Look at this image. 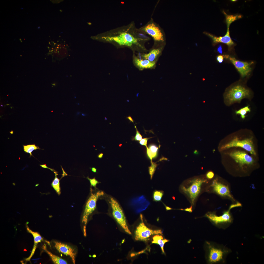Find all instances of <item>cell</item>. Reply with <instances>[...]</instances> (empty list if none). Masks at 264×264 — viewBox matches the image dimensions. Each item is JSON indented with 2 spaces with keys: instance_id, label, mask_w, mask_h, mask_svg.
Masks as SVG:
<instances>
[{
  "instance_id": "9a60e30c",
  "label": "cell",
  "mask_w": 264,
  "mask_h": 264,
  "mask_svg": "<svg viewBox=\"0 0 264 264\" xmlns=\"http://www.w3.org/2000/svg\"><path fill=\"white\" fill-rule=\"evenodd\" d=\"M204 33L212 39L214 44L221 43L226 44L230 48L234 44V43L230 35L229 28H227V32L226 34L223 37H217L206 32H204Z\"/></svg>"
},
{
  "instance_id": "d590c367",
  "label": "cell",
  "mask_w": 264,
  "mask_h": 264,
  "mask_svg": "<svg viewBox=\"0 0 264 264\" xmlns=\"http://www.w3.org/2000/svg\"><path fill=\"white\" fill-rule=\"evenodd\" d=\"M192 206H191V207L189 208H187L185 209H181L182 210H183L185 211H189L190 212H191L192 211Z\"/></svg>"
},
{
  "instance_id": "f35d334b",
  "label": "cell",
  "mask_w": 264,
  "mask_h": 264,
  "mask_svg": "<svg viewBox=\"0 0 264 264\" xmlns=\"http://www.w3.org/2000/svg\"><path fill=\"white\" fill-rule=\"evenodd\" d=\"M61 166V168H62V170H63V174L62 175V177H64V176H67V174H66V172H65V171H64V170H63V168H62V166Z\"/></svg>"
},
{
  "instance_id": "30bf717a",
  "label": "cell",
  "mask_w": 264,
  "mask_h": 264,
  "mask_svg": "<svg viewBox=\"0 0 264 264\" xmlns=\"http://www.w3.org/2000/svg\"><path fill=\"white\" fill-rule=\"evenodd\" d=\"M236 204L230 205L228 210L225 211L222 215L220 216L216 215L214 212H209L205 215V216L211 221L216 224H228L231 223L232 221L230 210L232 208L236 207Z\"/></svg>"
},
{
  "instance_id": "836d02e7",
  "label": "cell",
  "mask_w": 264,
  "mask_h": 264,
  "mask_svg": "<svg viewBox=\"0 0 264 264\" xmlns=\"http://www.w3.org/2000/svg\"><path fill=\"white\" fill-rule=\"evenodd\" d=\"M40 165L41 167H42L43 168L48 169H50V170H51L52 171H53V172L56 171L54 169H52V168H49L47 167L46 166V164H43V165Z\"/></svg>"
},
{
  "instance_id": "7402d4cb",
  "label": "cell",
  "mask_w": 264,
  "mask_h": 264,
  "mask_svg": "<svg viewBox=\"0 0 264 264\" xmlns=\"http://www.w3.org/2000/svg\"><path fill=\"white\" fill-rule=\"evenodd\" d=\"M158 149V147L154 145H151L146 148L147 155L151 162L152 159L156 156Z\"/></svg>"
},
{
  "instance_id": "603a6c76",
  "label": "cell",
  "mask_w": 264,
  "mask_h": 264,
  "mask_svg": "<svg viewBox=\"0 0 264 264\" xmlns=\"http://www.w3.org/2000/svg\"><path fill=\"white\" fill-rule=\"evenodd\" d=\"M54 173L55 175V177L51 185L58 195H60L61 194L59 182L60 180L57 176L58 175V172L56 171Z\"/></svg>"
},
{
  "instance_id": "8d00e7d4",
  "label": "cell",
  "mask_w": 264,
  "mask_h": 264,
  "mask_svg": "<svg viewBox=\"0 0 264 264\" xmlns=\"http://www.w3.org/2000/svg\"><path fill=\"white\" fill-rule=\"evenodd\" d=\"M103 156V154L102 153H99L98 155V157L99 159L102 158Z\"/></svg>"
},
{
  "instance_id": "52a82bcc",
  "label": "cell",
  "mask_w": 264,
  "mask_h": 264,
  "mask_svg": "<svg viewBox=\"0 0 264 264\" xmlns=\"http://www.w3.org/2000/svg\"><path fill=\"white\" fill-rule=\"evenodd\" d=\"M110 203L112 210L113 216L117 222L125 231L130 234L131 233L127 225L125 217L122 210L117 202L113 198H111Z\"/></svg>"
},
{
  "instance_id": "ac0fdd59",
  "label": "cell",
  "mask_w": 264,
  "mask_h": 264,
  "mask_svg": "<svg viewBox=\"0 0 264 264\" xmlns=\"http://www.w3.org/2000/svg\"><path fill=\"white\" fill-rule=\"evenodd\" d=\"M162 47L153 49L148 53L144 54L142 56L145 59L150 62H153L156 57L161 53Z\"/></svg>"
},
{
  "instance_id": "cb8c5ba5",
  "label": "cell",
  "mask_w": 264,
  "mask_h": 264,
  "mask_svg": "<svg viewBox=\"0 0 264 264\" xmlns=\"http://www.w3.org/2000/svg\"><path fill=\"white\" fill-rule=\"evenodd\" d=\"M251 109L249 106H247L235 111V113L236 114H239L241 116L242 119H244L246 117V114L248 112H250Z\"/></svg>"
},
{
  "instance_id": "2e32d148",
  "label": "cell",
  "mask_w": 264,
  "mask_h": 264,
  "mask_svg": "<svg viewBox=\"0 0 264 264\" xmlns=\"http://www.w3.org/2000/svg\"><path fill=\"white\" fill-rule=\"evenodd\" d=\"M150 204V202L143 195L133 199L131 202V204L136 208V211L138 212L145 209Z\"/></svg>"
},
{
  "instance_id": "9c48e42d",
  "label": "cell",
  "mask_w": 264,
  "mask_h": 264,
  "mask_svg": "<svg viewBox=\"0 0 264 264\" xmlns=\"http://www.w3.org/2000/svg\"><path fill=\"white\" fill-rule=\"evenodd\" d=\"M91 195L86 204L83 216L82 222L86 224L89 215L95 209L96 207L97 201L98 198L104 194L103 192L98 191L93 193L91 192Z\"/></svg>"
},
{
  "instance_id": "4dcf8cb0",
  "label": "cell",
  "mask_w": 264,
  "mask_h": 264,
  "mask_svg": "<svg viewBox=\"0 0 264 264\" xmlns=\"http://www.w3.org/2000/svg\"><path fill=\"white\" fill-rule=\"evenodd\" d=\"M152 138V137L146 138L142 139L139 142V143L141 145L145 146L147 148L148 147L147 146V143L148 140L149 139Z\"/></svg>"
},
{
  "instance_id": "7a4b0ae2",
  "label": "cell",
  "mask_w": 264,
  "mask_h": 264,
  "mask_svg": "<svg viewBox=\"0 0 264 264\" xmlns=\"http://www.w3.org/2000/svg\"><path fill=\"white\" fill-rule=\"evenodd\" d=\"M258 147L257 141L252 131L243 129L232 133L223 139L219 143L218 149L220 152L231 148H240L259 158Z\"/></svg>"
},
{
  "instance_id": "7c38bea8",
  "label": "cell",
  "mask_w": 264,
  "mask_h": 264,
  "mask_svg": "<svg viewBox=\"0 0 264 264\" xmlns=\"http://www.w3.org/2000/svg\"><path fill=\"white\" fill-rule=\"evenodd\" d=\"M227 58L234 65L242 77L247 76L251 72L252 69L251 66L253 63V62H249L241 61L234 57H229L228 55Z\"/></svg>"
},
{
  "instance_id": "484cf974",
  "label": "cell",
  "mask_w": 264,
  "mask_h": 264,
  "mask_svg": "<svg viewBox=\"0 0 264 264\" xmlns=\"http://www.w3.org/2000/svg\"><path fill=\"white\" fill-rule=\"evenodd\" d=\"M164 194V192L162 190H154L153 195V200L156 202L160 201Z\"/></svg>"
},
{
  "instance_id": "b9f144b4",
  "label": "cell",
  "mask_w": 264,
  "mask_h": 264,
  "mask_svg": "<svg viewBox=\"0 0 264 264\" xmlns=\"http://www.w3.org/2000/svg\"><path fill=\"white\" fill-rule=\"evenodd\" d=\"M80 113V112H77V115H79V114H80V113Z\"/></svg>"
},
{
  "instance_id": "d4e9b609",
  "label": "cell",
  "mask_w": 264,
  "mask_h": 264,
  "mask_svg": "<svg viewBox=\"0 0 264 264\" xmlns=\"http://www.w3.org/2000/svg\"><path fill=\"white\" fill-rule=\"evenodd\" d=\"M23 147L24 152L29 153L30 156H32V153L33 151L40 149L38 146H36L35 144L23 145Z\"/></svg>"
},
{
  "instance_id": "1f68e13d",
  "label": "cell",
  "mask_w": 264,
  "mask_h": 264,
  "mask_svg": "<svg viewBox=\"0 0 264 264\" xmlns=\"http://www.w3.org/2000/svg\"><path fill=\"white\" fill-rule=\"evenodd\" d=\"M214 172L211 171H208L206 175V177L209 179H211L213 178L214 176Z\"/></svg>"
},
{
  "instance_id": "60d3db41",
  "label": "cell",
  "mask_w": 264,
  "mask_h": 264,
  "mask_svg": "<svg viewBox=\"0 0 264 264\" xmlns=\"http://www.w3.org/2000/svg\"><path fill=\"white\" fill-rule=\"evenodd\" d=\"M163 204L165 206V207L166 209V210H170V209H172L171 208H170V207H167V206H166L164 204V203H163Z\"/></svg>"
},
{
  "instance_id": "ba28073f",
  "label": "cell",
  "mask_w": 264,
  "mask_h": 264,
  "mask_svg": "<svg viewBox=\"0 0 264 264\" xmlns=\"http://www.w3.org/2000/svg\"><path fill=\"white\" fill-rule=\"evenodd\" d=\"M141 222L136 228L135 232V239L136 240L147 242L149 240L150 236L154 234H162L161 230H153L147 227L144 224L143 216L140 215Z\"/></svg>"
},
{
  "instance_id": "8992f818",
  "label": "cell",
  "mask_w": 264,
  "mask_h": 264,
  "mask_svg": "<svg viewBox=\"0 0 264 264\" xmlns=\"http://www.w3.org/2000/svg\"><path fill=\"white\" fill-rule=\"evenodd\" d=\"M205 183H208L207 180L197 178L191 181V184L188 187H182L183 191L189 197L192 205L194 204L196 199L200 193L202 185Z\"/></svg>"
},
{
  "instance_id": "5b68a950",
  "label": "cell",
  "mask_w": 264,
  "mask_h": 264,
  "mask_svg": "<svg viewBox=\"0 0 264 264\" xmlns=\"http://www.w3.org/2000/svg\"><path fill=\"white\" fill-rule=\"evenodd\" d=\"M137 30L142 33L151 36L155 43L163 44L165 42L166 37L164 32L152 18L145 25Z\"/></svg>"
},
{
  "instance_id": "ee69618b",
  "label": "cell",
  "mask_w": 264,
  "mask_h": 264,
  "mask_svg": "<svg viewBox=\"0 0 264 264\" xmlns=\"http://www.w3.org/2000/svg\"><path fill=\"white\" fill-rule=\"evenodd\" d=\"M236 1V0H232V1Z\"/></svg>"
},
{
  "instance_id": "4316f807",
  "label": "cell",
  "mask_w": 264,
  "mask_h": 264,
  "mask_svg": "<svg viewBox=\"0 0 264 264\" xmlns=\"http://www.w3.org/2000/svg\"><path fill=\"white\" fill-rule=\"evenodd\" d=\"M226 16V21L227 24V28H229L230 24L236 20L238 18H241V16L240 15H229L227 14L224 12Z\"/></svg>"
},
{
  "instance_id": "d6986e66",
  "label": "cell",
  "mask_w": 264,
  "mask_h": 264,
  "mask_svg": "<svg viewBox=\"0 0 264 264\" xmlns=\"http://www.w3.org/2000/svg\"><path fill=\"white\" fill-rule=\"evenodd\" d=\"M134 61L136 65L139 68L142 69L151 68L154 66L155 64L154 61L151 62L146 59L142 60L135 56Z\"/></svg>"
},
{
  "instance_id": "277c9868",
  "label": "cell",
  "mask_w": 264,
  "mask_h": 264,
  "mask_svg": "<svg viewBox=\"0 0 264 264\" xmlns=\"http://www.w3.org/2000/svg\"><path fill=\"white\" fill-rule=\"evenodd\" d=\"M251 97L250 90L240 85L231 87L226 91L224 96L225 103L228 105L236 102L240 103L243 99H250Z\"/></svg>"
},
{
  "instance_id": "5bb4252c",
  "label": "cell",
  "mask_w": 264,
  "mask_h": 264,
  "mask_svg": "<svg viewBox=\"0 0 264 264\" xmlns=\"http://www.w3.org/2000/svg\"><path fill=\"white\" fill-rule=\"evenodd\" d=\"M54 243L55 247L57 251L60 253L69 256L73 263L75 264L76 253L74 249L66 244L57 241L55 242Z\"/></svg>"
},
{
  "instance_id": "ffe728a7",
  "label": "cell",
  "mask_w": 264,
  "mask_h": 264,
  "mask_svg": "<svg viewBox=\"0 0 264 264\" xmlns=\"http://www.w3.org/2000/svg\"><path fill=\"white\" fill-rule=\"evenodd\" d=\"M153 240L152 242L153 243L157 244L160 246L163 253L165 254L164 247L165 243L168 241L166 239H163V237L161 235H157L154 236L153 238Z\"/></svg>"
},
{
  "instance_id": "ab89813d",
  "label": "cell",
  "mask_w": 264,
  "mask_h": 264,
  "mask_svg": "<svg viewBox=\"0 0 264 264\" xmlns=\"http://www.w3.org/2000/svg\"><path fill=\"white\" fill-rule=\"evenodd\" d=\"M92 171L94 173H96L97 172V169L95 167H92L91 168Z\"/></svg>"
},
{
  "instance_id": "7bdbcfd3",
  "label": "cell",
  "mask_w": 264,
  "mask_h": 264,
  "mask_svg": "<svg viewBox=\"0 0 264 264\" xmlns=\"http://www.w3.org/2000/svg\"><path fill=\"white\" fill-rule=\"evenodd\" d=\"M1 106L3 107V106H2V105H1Z\"/></svg>"
},
{
  "instance_id": "44dd1931",
  "label": "cell",
  "mask_w": 264,
  "mask_h": 264,
  "mask_svg": "<svg viewBox=\"0 0 264 264\" xmlns=\"http://www.w3.org/2000/svg\"><path fill=\"white\" fill-rule=\"evenodd\" d=\"M43 249L49 255L52 261L55 264H66L67 262L60 257L53 254L51 252L48 251L46 249L45 246H44Z\"/></svg>"
},
{
  "instance_id": "d6a6232c",
  "label": "cell",
  "mask_w": 264,
  "mask_h": 264,
  "mask_svg": "<svg viewBox=\"0 0 264 264\" xmlns=\"http://www.w3.org/2000/svg\"><path fill=\"white\" fill-rule=\"evenodd\" d=\"M226 57V55H219L217 57V60L219 63H221L223 61L224 58H225Z\"/></svg>"
},
{
  "instance_id": "f546056e",
  "label": "cell",
  "mask_w": 264,
  "mask_h": 264,
  "mask_svg": "<svg viewBox=\"0 0 264 264\" xmlns=\"http://www.w3.org/2000/svg\"><path fill=\"white\" fill-rule=\"evenodd\" d=\"M86 178L89 181L91 185L92 186L95 187L96 185L99 183V182L96 179L95 177L92 179H91L89 178L88 176Z\"/></svg>"
},
{
  "instance_id": "3957f363",
  "label": "cell",
  "mask_w": 264,
  "mask_h": 264,
  "mask_svg": "<svg viewBox=\"0 0 264 264\" xmlns=\"http://www.w3.org/2000/svg\"><path fill=\"white\" fill-rule=\"evenodd\" d=\"M110 34L103 36L101 38L106 41L113 42L120 45L138 47L145 50L143 44L150 38L139 32L132 22L121 30Z\"/></svg>"
},
{
  "instance_id": "f1b7e54d",
  "label": "cell",
  "mask_w": 264,
  "mask_h": 264,
  "mask_svg": "<svg viewBox=\"0 0 264 264\" xmlns=\"http://www.w3.org/2000/svg\"><path fill=\"white\" fill-rule=\"evenodd\" d=\"M135 127L136 129V133L135 136L132 137V141H140L142 139V136L138 130L136 126H135Z\"/></svg>"
},
{
  "instance_id": "6da1fadb",
  "label": "cell",
  "mask_w": 264,
  "mask_h": 264,
  "mask_svg": "<svg viewBox=\"0 0 264 264\" xmlns=\"http://www.w3.org/2000/svg\"><path fill=\"white\" fill-rule=\"evenodd\" d=\"M220 153L222 164L234 176H249L260 166L259 158L242 148H231Z\"/></svg>"
},
{
  "instance_id": "e0dca14e",
  "label": "cell",
  "mask_w": 264,
  "mask_h": 264,
  "mask_svg": "<svg viewBox=\"0 0 264 264\" xmlns=\"http://www.w3.org/2000/svg\"><path fill=\"white\" fill-rule=\"evenodd\" d=\"M26 226L27 231L33 235L34 240V245L31 253L28 257L25 259L26 261H30L31 258L34 254L37 244L39 242H41L42 241L43 239L41 236L38 232L32 231L29 229L27 225Z\"/></svg>"
},
{
  "instance_id": "e575fe53",
  "label": "cell",
  "mask_w": 264,
  "mask_h": 264,
  "mask_svg": "<svg viewBox=\"0 0 264 264\" xmlns=\"http://www.w3.org/2000/svg\"><path fill=\"white\" fill-rule=\"evenodd\" d=\"M217 51L221 54H222V47L221 45H220L218 47L217 49Z\"/></svg>"
},
{
  "instance_id": "8fae6325",
  "label": "cell",
  "mask_w": 264,
  "mask_h": 264,
  "mask_svg": "<svg viewBox=\"0 0 264 264\" xmlns=\"http://www.w3.org/2000/svg\"><path fill=\"white\" fill-rule=\"evenodd\" d=\"M214 192L220 196L235 201L230 192L228 185L219 181L218 178L213 180L211 185Z\"/></svg>"
},
{
  "instance_id": "4fadbf2b",
  "label": "cell",
  "mask_w": 264,
  "mask_h": 264,
  "mask_svg": "<svg viewBox=\"0 0 264 264\" xmlns=\"http://www.w3.org/2000/svg\"><path fill=\"white\" fill-rule=\"evenodd\" d=\"M209 261L210 263H216L223 259L224 256L229 253V251L226 248L223 250L214 247L211 245L209 246Z\"/></svg>"
},
{
  "instance_id": "74e56055",
  "label": "cell",
  "mask_w": 264,
  "mask_h": 264,
  "mask_svg": "<svg viewBox=\"0 0 264 264\" xmlns=\"http://www.w3.org/2000/svg\"><path fill=\"white\" fill-rule=\"evenodd\" d=\"M126 118L129 119L130 121V122H132L133 123L134 121L131 116H128Z\"/></svg>"
},
{
  "instance_id": "83f0119b",
  "label": "cell",
  "mask_w": 264,
  "mask_h": 264,
  "mask_svg": "<svg viewBox=\"0 0 264 264\" xmlns=\"http://www.w3.org/2000/svg\"><path fill=\"white\" fill-rule=\"evenodd\" d=\"M151 166L149 167V172L150 176L151 179H152L155 170L157 165L152 161L151 162Z\"/></svg>"
}]
</instances>
